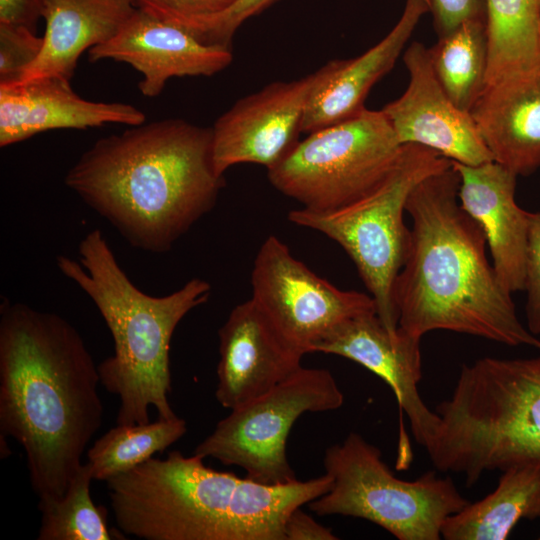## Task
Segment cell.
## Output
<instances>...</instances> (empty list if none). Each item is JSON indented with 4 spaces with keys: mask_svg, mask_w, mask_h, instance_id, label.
I'll list each match as a JSON object with an SVG mask.
<instances>
[{
    "mask_svg": "<svg viewBox=\"0 0 540 540\" xmlns=\"http://www.w3.org/2000/svg\"><path fill=\"white\" fill-rule=\"evenodd\" d=\"M95 364L58 314L0 304V435L24 449L39 502L58 500L103 421Z\"/></svg>",
    "mask_w": 540,
    "mask_h": 540,
    "instance_id": "6da1fadb",
    "label": "cell"
},
{
    "mask_svg": "<svg viewBox=\"0 0 540 540\" xmlns=\"http://www.w3.org/2000/svg\"><path fill=\"white\" fill-rule=\"evenodd\" d=\"M64 183L131 246L159 254L214 208L225 179L211 128L170 118L98 139Z\"/></svg>",
    "mask_w": 540,
    "mask_h": 540,
    "instance_id": "7a4b0ae2",
    "label": "cell"
},
{
    "mask_svg": "<svg viewBox=\"0 0 540 540\" xmlns=\"http://www.w3.org/2000/svg\"><path fill=\"white\" fill-rule=\"evenodd\" d=\"M459 186L451 164L409 194L410 244L394 286L398 327L417 338L447 330L540 350L487 259L485 234L462 208Z\"/></svg>",
    "mask_w": 540,
    "mask_h": 540,
    "instance_id": "3957f363",
    "label": "cell"
},
{
    "mask_svg": "<svg viewBox=\"0 0 540 540\" xmlns=\"http://www.w3.org/2000/svg\"><path fill=\"white\" fill-rule=\"evenodd\" d=\"M171 451L108 479L118 530L145 540H284L290 513L328 492V474L264 484Z\"/></svg>",
    "mask_w": 540,
    "mask_h": 540,
    "instance_id": "277c9868",
    "label": "cell"
},
{
    "mask_svg": "<svg viewBox=\"0 0 540 540\" xmlns=\"http://www.w3.org/2000/svg\"><path fill=\"white\" fill-rule=\"evenodd\" d=\"M79 261L56 257L60 272L96 305L113 338L114 353L98 364L100 383L119 397L117 424L176 417L171 392L170 344L180 321L206 303L211 285L192 278L165 296H151L134 285L119 265L103 233L94 229L78 246Z\"/></svg>",
    "mask_w": 540,
    "mask_h": 540,
    "instance_id": "5b68a950",
    "label": "cell"
},
{
    "mask_svg": "<svg viewBox=\"0 0 540 540\" xmlns=\"http://www.w3.org/2000/svg\"><path fill=\"white\" fill-rule=\"evenodd\" d=\"M439 423L432 459L474 485L485 471L540 467V357L463 364Z\"/></svg>",
    "mask_w": 540,
    "mask_h": 540,
    "instance_id": "8992f818",
    "label": "cell"
},
{
    "mask_svg": "<svg viewBox=\"0 0 540 540\" xmlns=\"http://www.w3.org/2000/svg\"><path fill=\"white\" fill-rule=\"evenodd\" d=\"M451 164L434 150L406 144L390 174L362 198L331 211L300 208L288 213L293 224L318 231L345 250L390 332L398 329L394 286L410 244L404 222L407 199L420 181Z\"/></svg>",
    "mask_w": 540,
    "mask_h": 540,
    "instance_id": "52a82bcc",
    "label": "cell"
},
{
    "mask_svg": "<svg viewBox=\"0 0 540 540\" xmlns=\"http://www.w3.org/2000/svg\"><path fill=\"white\" fill-rule=\"evenodd\" d=\"M323 465L332 486L307 504L312 512L365 519L399 540L441 539L445 519L468 504L452 479L435 471L397 478L381 451L356 432L328 447Z\"/></svg>",
    "mask_w": 540,
    "mask_h": 540,
    "instance_id": "ba28073f",
    "label": "cell"
},
{
    "mask_svg": "<svg viewBox=\"0 0 540 540\" xmlns=\"http://www.w3.org/2000/svg\"><path fill=\"white\" fill-rule=\"evenodd\" d=\"M403 146L382 110L309 133L267 170L270 183L311 211L342 208L367 195L393 170Z\"/></svg>",
    "mask_w": 540,
    "mask_h": 540,
    "instance_id": "9c48e42d",
    "label": "cell"
},
{
    "mask_svg": "<svg viewBox=\"0 0 540 540\" xmlns=\"http://www.w3.org/2000/svg\"><path fill=\"white\" fill-rule=\"evenodd\" d=\"M343 403L329 370L302 366L270 391L230 410L193 454L241 467L260 483L296 481L286 453L294 423L304 413L336 410Z\"/></svg>",
    "mask_w": 540,
    "mask_h": 540,
    "instance_id": "30bf717a",
    "label": "cell"
},
{
    "mask_svg": "<svg viewBox=\"0 0 540 540\" xmlns=\"http://www.w3.org/2000/svg\"><path fill=\"white\" fill-rule=\"evenodd\" d=\"M251 299L277 330L304 354L336 326L376 312L373 298L341 290L296 259L276 236L260 246L251 272Z\"/></svg>",
    "mask_w": 540,
    "mask_h": 540,
    "instance_id": "8fae6325",
    "label": "cell"
},
{
    "mask_svg": "<svg viewBox=\"0 0 540 540\" xmlns=\"http://www.w3.org/2000/svg\"><path fill=\"white\" fill-rule=\"evenodd\" d=\"M326 65L298 80L274 82L238 100L211 127L216 172L253 163L268 169L297 144L305 110Z\"/></svg>",
    "mask_w": 540,
    "mask_h": 540,
    "instance_id": "7c38bea8",
    "label": "cell"
},
{
    "mask_svg": "<svg viewBox=\"0 0 540 540\" xmlns=\"http://www.w3.org/2000/svg\"><path fill=\"white\" fill-rule=\"evenodd\" d=\"M403 61L410 77L408 87L381 109L399 142L429 148L464 165L493 161L471 113L460 109L437 80L428 48L411 43Z\"/></svg>",
    "mask_w": 540,
    "mask_h": 540,
    "instance_id": "4fadbf2b",
    "label": "cell"
},
{
    "mask_svg": "<svg viewBox=\"0 0 540 540\" xmlns=\"http://www.w3.org/2000/svg\"><path fill=\"white\" fill-rule=\"evenodd\" d=\"M218 337L215 396L226 409L265 394L302 367L305 354L283 337L252 299L231 310Z\"/></svg>",
    "mask_w": 540,
    "mask_h": 540,
    "instance_id": "5bb4252c",
    "label": "cell"
},
{
    "mask_svg": "<svg viewBox=\"0 0 540 540\" xmlns=\"http://www.w3.org/2000/svg\"><path fill=\"white\" fill-rule=\"evenodd\" d=\"M88 57L132 66L142 75L138 86L146 97L160 95L173 77L213 76L233 59L230 47L205 44L187 28L139 8L112 39L91 48Z\"/></svg>",
    "mask_w": 540,
    "mask_h": 540,
    "instance_id": "9a60e30c",
    "label": "cell"
},
{
    "mask_svg": "<svg viewBox=\"0 0 540 540\" xmlns=\"http://www.w3.org/2000/svg\"><path fill=\"white\" fill-rule=\"evenodd\" d=\"M421 338L398 327L390 332L376 312L364 313L336 326L313 349L354 361L380 377L394 392L410 422L416 441L424 448L431 442L439 416L419 395L422 378Z\"/></svg>",
    "mask_w": 540,
    "mask_h": 540,
    "instance_id": "2e32d148",
    "label": "cell"
},
{
    "mask_svg": "<svg viewBox=\"0 0 540 540\" xmlns=\"http://www.w3.org/2000/svg\"><path fill=\"white\" fill-rule=\"evenodd\" d=\"M146 115L121 102L81 98L70 80L42 76L11 86H0V146L22 142L54 129H87L106 124L137 126Z\"/></svg>",
    "mask_w": 540,
    "mask_h": 540,
    "instance_id": "e0dca14e",
    "label": "cell"
},
{
    "mask_svg": "<svg viewBox=\"0 0 540 540\" xmlns=\"http://www.w3.org/2000/svg\"><path fill=\"white\" fill-rule=\"evenodd\" d=\"M452 165L460 204L482 228L500 283L511 294L523 291L530 212L516 202L518 176L494 160Z\"/></svg>",
    "mask_w": 540,
    "mask_h": 540,
    "instance_id": "ac0fdd59",
    "label": "cell"
},
{
    "mask_svg": "<svg viewBox=\"0 0 540 540\" xmlns=\"http://www.w3.org/2000/svg\"><path fill=\"white\" fill-rule=\"evenodd\" d=\"M428 10V0H406L400 19L376 45L356 58L328 62L324 77L309 98L301 132L312 133L365 109L369 91L393 68Z\"/></svg>",
    "mask_w": 540,
    "mask_h": 540,
    "instance_id": "d6986e66",
    "label": "cell"
},
{
    "mask_svg": "<svg viewBox=\"0 0 540 540\" xmlns=\"http://www.w3.org/2000/svg\"><path fill=\"white\" fill-rule=\"evenodd\" d=\"M136 9L134 0H44L43 48L17 83L42 76L71 80L83 52L112 39Z\"/></svg>",
    "mask_w": 540,
    "mask_h": 540,
    "instance_id": "ffe728a7",
    "label": "cell"
},
{
    "mask_svg": "<svg viewBox=\"0 0 540 540\" xmlns=\"http://www.w3.org/2000/svg\"><path fill=\"white\" fill-rule=\"evenodd\" d=\"M471 115L494 161L517 176L540 168V76L485 88Z\"/></svg>",
    "mask_w": 540,
    "mask_h": 540,
    "instance_id": "44dd1931",
    "label": "cell"
},
{
    "mask_svg": "<svg viewBox=\"0 0 540 540\" xmlns=\"http://www.w3.org/2000/svg\"><path fill=\"white\" fill-rule=\"evenodd\" d=\"M540 517V467L513 466L502 471L496 489L448 516L446 540H505L522 519Z\"/></svg>",
    "mask_w": 540,
    "mask_h": 540,
    "instance_id": "7402d4cb",
    "label": "cell"
},
{
    "mask_svg": "<svg viewBox=\"0 0 540 540\" xmlns=\"http://www.w3.org/2000/svg\"><path fill=\"white\" fill-rule=\"evenodd\" d=\"M488 69L485 88L540 75V0H486Z\"/></svg>",
    "mask_w": 540,
    "mask_h": 540,
    "instance_id": "603a6c76",
    "label": "cell"
},
{
    "mask_svg": "<svg viewBox=\"0 0 540 540\" xmlns=\"http://www.w3.org/2000/svg\"><path fill=\"white\" fill-rule=\"evenodd\" d=\"M433 72L449 98L471 113L480 98L488 69V32L485 19L466 20L438 37L428 48Z\"/></svg>",
    "mask_w": 540,
    "mask_h": 540,
    "instance_id": "cb8c5ba5",
    "label": "cell"
},
{
    "mask_svg": "<svg viewBox=\"0 0 540 540\" xmlns=\"http://www.w3.org/2000/svg\"><path fill=\"white\" fill-rule=\"evenodd\" d=\"M186 431V422L178 416L145 424H117L87 451L93 479L107 481L136 468L165 451Z\"/></svg>",
    "mask_w": 540,
    "mask_h": 540,
    "instance_id": "d4e9b609",
    "label": "cell"
},
{
    "mask_svg": "<svg viewBox=\"0 0 540 540\" xmlns=\"http://www.w3.org/2000/svg\"><path fill=\"white\" fill-rule=\"evenodd\" d=\"M92 480L89 465L82 464L63 497L38 502L41 512L38 540H110L116 537L114 530L108 527L106 509L92 500Z\"/></svg>",
    "mask_w": 540,
    "mask_h": 540,
    "instance_id": "484cf974",
    "label": "cell"
},
{
    "mask_svg": "<svg viewBox=\"0 0 540 540\" xmlns=\"http://www.w3.org/2000/svg\"><path fill=\"white\" fill-rule=\"evenodd\" d=\"M43 36L24 26L0 23V86L16 84L39 57Z\"/></svg>",
    "mask_w": 540,
    "mask_h": 540,
    "instance_id": "4316f807",
    "label": "cell"
},
{
    "mask_svg": "<svg viewBox=\"0 0 540 540\" xmlns=\"http://www.w3.org/2000/svg\"><path fill=\"white\" fill-rule=\"evenodd\" d=\"M237 0H134L137 8L161 20L197 28L228 10Z\"/></svg>",
    "mask_w": 540,
    "mask_h": 540,
    "instance_id": "83f0119b",
    "label": "cell"
},
{
    "mask_svg": "<svg viewBox=\"0 0 540 540\" xmlns=\"http://www.w3.org/2000/svg\"><path fill=\"white\" fill-rule=\"evenodd\" d=\"M276 0H237L225 12L205 24L190 30L200 41L209 45L230 47L232 37L240 25L262 12Z\"/></svg>",
    "mask_w": 540,
    "mask_h": 540,
    "instance_id": "f1b7e54d",
    "label": "cell"
},
{
    "mask_svg": "<svg viewBox=\"0 0 540 540\" xmlns=\"http://www.w3.org/2000/svg\"><path fill=\"white\" fill-rule=\"evenodd\" d=\"M527 329L540 335V211L530 212L525 265Z\"/></svg>",
    "mask_w": 540,
    "mask_h": 540,
    "instance_id": "f546056e",
    "label": "cell"
},
{
    "mask_svg": "<svg viewBox=\"0 0 540 540\" xmlns=\"http://www.w3.org/2000/svg\"><path fill=\"white\" fill-rule=\"evenodd\" d=\"M438 37L447 34L470 19L487 21L486 0H428Z\"/></svg>",
    "mask_w": 540,
    "mask_h": 540,
    "instance_id": "4dcf8cb0",
    "label": "cell"
},
{
    "mask_svg": "<svg viewBox=\"0 0 540 540\" xmlns=\"http://www.w3.org/2000/svg\"><path fill=\"white\" fill-rule=\"evenodd\" d=\"M44 0H0V23L24 26L36 33Z\"/></svg>",
    "mask_w": 540,
    "mask_h": 540,
    "instance_id": "1f68e13d",
    "label": "cell"
},
{
    "mask_svg": "<svg viewBox=\"0 0 540 540\" xmlns=\"http://www.w3.org/2000/svg\"><path fill=\"white\" fill-rule=\"evenodd\" d=\"M284 540H336L333 531L315 521L309 514L294 509L284 525Z\"/></svg>",
    "mask_w": 540,
    "mask_h": 540,
    "instance_id": "d6a6232c",
    "label": "cell"
}]
</instances>
